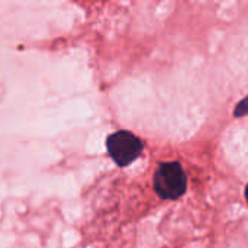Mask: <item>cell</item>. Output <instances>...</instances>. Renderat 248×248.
Instances as JSON below:
<instances>
[{"label":"cell","mask_w":248,"mask_h":248,"mask_svg":"<svg viewBox=\"0 0 248 248\" xmlns=\"http://www.w3.org/2000/svg\"><path fill=\"white\" fill-rule=\"evenodd\" d=\"M246 112H247V105H246V100L243 99V100L237 105V108H235V110H234V116H235V118H241V116L246 115Z\"/></svg>","instance_id":"3957f363"},{"label":"cell","mask_w":248,"mask_h":248,"mask_svg":"<svg viewBox=\"0 0 248 248\" xmlns=\"http://www.w3.org/2000/svg\"><path fill=\"white\" fill-rule=\"evenodd\" d=\"M187 187V177L180 163L166 161L154 173V190L161 199L176 201L182 198Z\"/></svg>","instance_id":"6da1fadb"},{"label":"cell","mask_w":248,"mask_h":248,"mask_svg":"<svg viewBox=\"0 0 248 248\" xmlns=\"http://www.w3.org/2000/svg\"><path fill=\"white\" fill-rule=\"evenodd\" d=\"M106 148L110 158L119 167H126L140 157L142 151V142L132 132L116 131L108 137Z\"/></svg>","instance_id":"7a4b0ae2"}]
</instances>
